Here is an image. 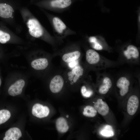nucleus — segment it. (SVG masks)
<instances>
[{"instance_id":"obj_1","label":"nucleus","mask_w":140,"mask_h":140,"mask_svg":"<svg viewBox=\"0 0 140 140\" xmlns=\"http://www.w3.org/2000/svg\"><path fill=\"white\" fill-rule=\"evenodd\" d=\"M27 24L29 29V32L32 36L39 38L43 34V30L41 25L37 20L34 19H29Z\"/></svg>"},{"instance_id":"obj_2","label":"nucleus","mask_w":140,"mask_h":140,"mask_svg":"<svg viewBox=\"0 0 140 140\" xmlns=\"http://www.w3.org/2000/svg\"><path fill=\"white\" fill-rule=\"evenodd\" d=\"M64 81L62 77L59 75H57L51 80L50 84V89L53 93L59 92L63 86Z\"/></svg>"},{"instance_id":"obj_3","label":"nucleus","mask_w":140,"mask_h":140,"mask_svg":"<svg viewBox=\"0 0 140 140\" xmlns=\"http://www.w3.org/2000/svg\"><path fill=\"white\" fill-rule=\"evenodd\" d=\"M50 113V110L46 106H44L39 103H36L32 107V115L38 118H42L47 116Z\"/></svg>"},{"instance_id":"obj_4","label":"nucleus","mask_w":140,"mask_h":140,"mask_svg":"<svg viewBox=\"0 0 140 140\" xmlns=\"http://www.w3.org/2000/svg\"><path fill=\"white\" fill-rule=\"evenodd\" d=\"M25 83V81L23 79L17 80L9 88L8 90V94L13 96L20 94Z\"/></svg>"},{"instance_id":"obj_5","label":"nucleus","mask_w":140,"mask_h":140,"mask_svg":"<svg viewBox=\"0 0 140 140\" xmlns=\"http://www.w3.org/2000/svg\"><path fill=\"white\" fill-rule=\"evenodd\" d=\"M130 82L125 76H121L117 80L116 86L119 89L120 94L121 96H124L128 92Z\"/></svg>"},{"instance_id":"obj_6","label":"nucleus","mask_w":140,"mask_h":140,"mask_svg":"<svg viewBox=\"0 0 140 140\" xmlns=\"http://www.w3.org/2000/svg\"><path fill=\"white\" fill-rule=\"evenodd\" d=\"M83 69L80 66H77L73 68L68 74V79L70 82V83L73 85L83 75Z\"/></svg>"},{"instance_id":"obj_7","label":"nucleus","mask_w":140,"mask_h":140,"mask_svg":"<svg viewBox=\"0 0 140 140\" xmlns=\"http://www.w3.org/2000/svg\"><path fill=\"white\" fill-rule=\"evenodd\" d=\"M139 104V100L138 97L132 95L129 98L127 103V110L128 113L132 116L136 112Z\"/></svg>"},{"instance_id":"obj_8","label":"nucleus","mask_w":140,"mask_h":140,"mask_svg":"<svg viewBox=\"0 0 140 140\" xmlns=\"http://www.w3.org/2000/svg\"><path fill=\"white\" fill-rule=\"evenodd\" d=\"M52 23L54 29L58 34L62 35L66 32L67 27L60 18L57 17H54L52 19Z\"/></svg>"},{"instance_id":"obj_9","label":"nucleus","mask_w":140,"mask_h":140,"mask_svg":"<svg viewBox=\"0 0 140 140\" xmlns=\"http://www.w3.org/2000/svg\"><path fill=\"white\" fill-rule=\"evenodd\" d=\"M20 130L18 128H11L7 131L3 140H18L22 136Z\"/></svg>"},{"instance_id":"obj_10","label":"nucleus","mask_w":140,"mask_h":140,"mask_svg":"<svg viewBox=\"0 0 140 140\" xmlns=\"http://www.w3.org/2000/svg\"><path fill=\"white\" fill-rule=\"evenodd\" d=\"M94 107L101 115L105 116L108 113L109 108L107 104L101 99H98L94 105Z\"/></svg>"},{"instance_id":"obj_11","label":"nucleus","mask_w":140,"mask_h":140,"mask_svg":"<svg viewBox=\"0 0 140 140\" xmlns=\"http://www.w3.org/2000/svg\"><path fill=\"white\" fill-rule=\"evenodd\" d=\"M86 60L87 62L91 65H95L97 64L100 60L99 54L95 50L89 49L86 53Z\"/></svg>"},{"instance_id":"obj_12","label":"nucleus","mask_w":140,"mask_h":140,"mask_svg":"<svg viewBox=\"0 0 140 140\" xmlns=\"http://www.w3.org/2000/svg\"><path fill=\"white\" fill-rule=\"evenodd\" d=\"M123 53L125 57L128 59H137L139 56L138 48L136 46L132 45L128 46Z\"/></svg>"},{"instance_id":"obj_13","label":"nucleus","mask_w":140,"mask_h":140,"mask_svg":"<svg viewBox=\"0 0 140 140\" xmlns=\"http://www.w3.org/2000/svg\"><path fill=\"white\" fill-rule=\"evenodd\" d=\"M72 3L71 0H52L50 4V6L53 8L62 9L68 7Z\"/></svg>"},{"instance_id":"obj_14","label":"nucleus","mask_w":140,"mask_h":140,"mask_svg":"<svg viewBox=\"0 0 140 140\" xmlns=\"http://www.w3.org/2000/svg\"><path fill=\"white\" fill-rule=\"evenodd\" d=\"M48 64L47 59L45 58L36 59L33 60L31 63V67L37 70L44 69L47 67Z\"/></svg>"},{"instance_id":"obj_15","label":"nucleus","mask_w":140,"mask_h":140,"mask_svg":"<svg viewBox=\"0 0 140 140\" xmlns=\"http://www.w3.org/2000/svg\"><path fill=\"white\" fill-rule=\"evenodd\" d=\"M14 10L10 5L4 3H0V16L4 18L11 17Z\"/></svg>"},{"instance_id":"obj_16","label":"nucleus","mask_w":140,"mask_h":140,"mask_svg":"<svg viewBox=\"0 0 140 140\" xmlns=\"http://www.w3.org/2000/svg\"><path fill=\"white\" fill-rule=\"evenodd\" d=\"M56 127L58 131L61 133L66 132L69 129V126L66 120L62 117H60L57 120Z\"/></svg>"},{"instance_id":"obj_17","label":"nucleus","mask_w":140,"mask_h":140,"mask_svg":"<svg viewBox=\"0 0 140 140\" xmlns=\"http://www.w3.org/2000/svg\"><path fill=\"white\" fill-rule=\"evenodd\" d=\"M112 86V82L110 79L108 77H105L103 80L102 84L99 88V92L102 94H106Z\"/></svg>"},{"instance_id":"obj_18","label":"nucleus","mask_w":140,"mask_h":140,"mask_svg":"<svg viewBox=\"0 0 140 140\" xmlns=\"http://www.w3.org/2000/svg\"><path fill=\"white\" fill-rule=\"evenodd\" d=\"M80 55V52L78 51H76L64 54L62 59L64 62H69L78 59Z\"/></svg>"},{"instance_id":"obj_19","label":"nucleus","mask_w":140,"mask_h":140,"mask_svg":"<svg viewBox=\"0 0 140 140\" xmlns=\"http://www.w3.org/2000/svg\"><path fill=\"white\" fill-rule=\"evenodd\" d=\"M97 112L96 110L94 107L87 106L84 108L83 114L86 117H93L96 116Z\"/></svg>"},{"instance_id":"obj_20","label":"nucleus","mask_w":140,"mask_h":140,"mask_svg":"<svg viewBox=\"0 0 140 140\" xmlns=\"http://www.w3.org/2000/svg\"><path fill=\"white\" fill-rule=\"evenodd\" d=\"M102 136L106 137H110L114 135V132L112 127L110 125H107L101 129L100 132Z\"/></svg>"},{"instance_id":"obj_21","label":"nucleus","mask_w":140,"mask_h":140,"mask_svg":"<svg viewBox=\"0 0 140 140\" xmlns=\"http://www.w3.org/2000/svg\"><path fill=\"white\" fill-rule=\"evenodd\" d=\"M11 116L10 112L8 110H0V125L6 122Z\"/></svg>"},{"instance_id":"obj_22","label":"nucleus","mask_w":140,"mask_h":140,"mask_svg":"<svg viewBox=\"0 0 140 140\" xmlns=\"http://www.w3.org/2000/svg\"><path fill=\"white\" fill-rule=\"evenodd\" d=\"M89 42L91 44L92 47L95 49L100 50L102 49V45L97 41L96 38L95 37H91L89 38Z\"/></svg>"},{"instance_id":"obj_23","label":"nucleus","mask_w":140,"mask_h":140,"mask_svg":"<svg viewBox=\"0 0 140 140\" xmlns=\"http://www.w3.org/2000/svg\"><path fill=\"white\" fill-rule=\"evenodd\" d=\"M10 38L8 33L0 30V43L5 44L9 41Z\"/></svg>"},{"instance_id":"obj_24","label":"nucleus","mask_w":140,"mask_h":140,"mask_svg":"<svg viewBox=\"0 0 140 140\" xmlns=\"http://www.w3.org/2000/svg\"><path fill=\"white\" fill-rule=\"evenodd\" d=\"M81 92L83 96L86 97H90L93 94L92 90L87 89L85 86H83L81 87Z\"/></svg>"},{"instance_id":"obj_25","label":"nucleus","mask_w":140,"mask_h":140,"mask_svg":"<svg viewBox=\"0 0 140 140\" xmlns=\"http://www.w3.org/2000/svg\"><path fill=\"white\" fill-rule=\"evenodd\" d=\"M1 83H2L1 80V78L0 77V87L1 85Z\"/></svg>"},{"instance_id":"obj_26","label":"nucleus","mask_w":140,"mask_h":140,"mask_svg":"<svg viewBox=\"0 0 140 140\" xmlns=\"http://www.w3.org/2000/svg\"><path fill=\"white\" fill-rule=\"evenodd\" d=\"M68 117V115H67L66 116V117Z\"/></svg>"}]
</instances>
